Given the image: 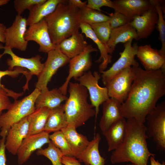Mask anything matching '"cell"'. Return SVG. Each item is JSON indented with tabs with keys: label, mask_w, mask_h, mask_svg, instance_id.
Instances as JSON below:
<instances>
[{
	"label": "cell",
	"mask_w": 165,
	"mask_h": 165,
	"mask_svg": "<svg viewBox=\"0 0 165 165\" xmlns=\"http://www.w3.org/2000/svg\"><path fill=\"white\" fill-rule=\"evenodd\" d=\"M134 77L128 96L122 105L123 116L144 123L148 114L165 94V72L161 69L147 71L132 66Z\"/></svg>",
	"instance_id": "6da1fadb"
},
{
	"label": "cell",
	"mask_w": 165,
	"mask_h": 165,
	"mask_svg": "<svg viewBox=\"0 0 165 165\" xmlns=\"http://www.w3.org/2000/svg\"><path fill=\"white\" fill-rule=\"evenodd\" d=\"M125 138L113 151L110 160L112 164L131 162L135 165H147L150 157L155 156L148 147L146 127L134 118L127 119Z\"/></svg>",
	"instance_id": "7a4b0ae2"
},
{
	"label": "cell",
	"mask_w": 165,
	"mask_h": 165,
	"mask_svg": "<svg viewBox=\"0 0 165 165\" xmlns=\"http://www.w3.org/2000/svg\"><path fill=\"white\" fill-rule=\"evenodd\" d=\"M80 9L69 0H61L55 10L44 19L52 42L58 45L62 40L79 31Z\"/></svg>",
	"instance_id": "3957f363"
},
{
	"label": "cell",
	"mask_w": 165,
	"mask_h": 165,
	"mask_svg": "<svg viewBox=\"0 0 165 165\" xmlns=\"http://www.w3.org/2000/svg\"><path fill=\"white\" fill-rule=\"evenodd\" d=\"M69 96L63 104L68 126L76 128L95 116V110L87 101L88 90L79 83L69 82Z\"/></svg>",
	"instance_id": "277c9868"
},
{
	"label": "cell",
	"mask_w": 165,
	"mask_h": 165,
	"mask_svg": "<svg viewBox=\"0 0 165 165\" xmlns=\"http://www.w3.org/2000/svg\"><path fill=\"white\" fill-rule=\"evenodd\" d=\"M41 92L35 88L29 95L19 100H15L7 111L0 116V136L6 137L11 127L14 123L28 116L35 109V102Z\"/></svg>",
	"instance_id": "5b68a950"
},
{
	"label": "cell",
	"mask_w": 165,
	"mask_h": 165,
	"mask_svg": "<svg viewBox=\"0 0 165 165\" xmlns=\"http://www.w3.org/2000/svg\"><path fill=\"white\" fill-rule=\"evenodd\" d=\"M146 134L147 138H152L156 149L163 152L165 150V102L157 105L147 115Z\"/></svg>",
	"instance_id": "8992f818"
},
{
	"label": "cell",
	"mask_w": 165,
	"mask_h": 165,
	"mask_svg": "<svg viewBox=\"0 0 165 165\" xmlns=\"http://www.w3.org/2000/svg\"><path fill=\"white\" fill-rule=\"evenodd\" d=\"M47 54L43 69L38 77L35 85V88L41 92L48 90L47 85L53 76L59 68L69 63L70 60L61 51L58 45L55 49L48 52Z\"/></svg>",
	"instance_id": "52a82bcc"
},
{
	"label": "cell",
	"mask_w": 165,
	"mask_h": 165,
	"mask_svg": "<svg viewBox=\"0 0 165 165\" xmlns=\"http://www.w3.org/2000/svg\"><path fill=\"white\" fill-rule=\"evenodd\" d=\"M132 40L124 44V49L119 53L120 57L108 70L99 72L101 74L102 81L105 86L115 76L129 67H138L139 64L135 59L138 46L137 43L132 45Z\"/></svg>",
	"instance_id": "ba28073f"
},
{
	"label": "cell",
	"mask_w": 165,
	"mask_h": 165,
	"mask_svg": "<svg viewBox=\"0 0 165 165\" xmlns=\"http://www.w3.org/2000/svg\"><path fill=\"white\" fill-rule=\"evenodd\" d=\"M100 78V74L98 72L95 71L92 74L89 70L75 80L85 87L89 91L91 105L95 108L96 119L99 112L100 105L110 98L107 88L101 87L98 84Z\"/></svg>",
	"instance_id": "9c48e42d"
},
{
	"label": "cell",
	"mask_w": 165,
	"mask_h": 165,
	"mask_svg": "<svg viewBox=\"0 0 165 165\" xmlns=\"http://www.w3.org/2000/svg\"><path fill=\"white\" fill-rule=\"evenodd\" d=\"M134 77L132 67L126 68L115 76L105 86L109 97L123 103L130 92Z\"/></svg>",
	"instance_id": "30bf717a"
},
{
	"label": "cell",
	"mask_w": 165,
	"mask_h": 165,
	"mask_svg": "<svg viewBox=\"0 0 165 165\" xmlns=\"http://www.w3.org/2000/svg\"><path fill=\"white\" fill-rule=\"evenodd\" d=\"M97 51L91 45L88 44L82 52L70 60L68 75L65 82L59 88L63 94L66 96L68 86L72 78L75 80L89 71L92 64L90 53Z\"/></svg>",
	"instance_id": "8fae6325"
},
{
	"label": "cell",
	"mask_w": 165,
	"mask_h": 165,
	"mask_svg": "<svg viewBox=\"0 0 165 165\" xmlns=\"http://www.w3.org/2000/svg\"><path fill=\"white\" fill-rule=\"evenodd\" d=\"M27 19L21 15H16L11 26L6 30L5 46L4 48H15L21 51L26 50L28 42L24 37L27 31Z\"/></svg>",
	"instance_id": "7c38bea8"
},
{
	"label": "cell",
	"mask_w": 165,
	"mask_h": 165,
	"mask_svg": "<svg viewBox=\"0 0 165 165\" xmlns=\"http://www.w3.org/2000/svg\"><path fill=\"white\" fill-rule=\"evenodd\" d=\"M25 40L28 42L32 41L39 45L38 51L48 53L55 49L57 45L52 42L48 27L44 18L39 22L30 26L25 34Z\"/></svg>",
	"instance_id": "4fadbf2b"
},
{
	"label": "cell",
	"mask_w": 165,
	"mask_h": 165,
	"mask_svg": "<svg viewBox=\"0 0 165 165\" xmlns=\"http://www.w3.org/2000/svg\"><path fill=\"white\" fill-rule=\"evenodd\" d=\"M49 135V133L44 131L24 138L17 153L18 164L22 165L25 163L35 151L49 143L51 142Z\"/></svg>",
	"instance_id": "5bb4252c"
},
{
	"label": "cell",
	"mask_w": 165,
	"mask_h": 165,
	"mask_svg": "<svg viewBox=\"0 0 165 165\" xmlns=\"http://www.w3.org/2000/svg\"><path fill=\"white\" fill-rule=\"evenodd\" d=\"M0 49H4V51L0 55V59L3 55L6 54L11 56V58L8 59L7 61V64L9 66L8 70H12L15 67L25 68L29 70L31 76L35 75L38 77L43 69L44 64L42 63V57L39 55L30 58H25L17 56L11 49L4 48L2 46Z\"/></svg>",
	"instance_id": "9a60e30c"
},
{
	"label": "cell",
	"mask_w": 165,
	"mask_h": 165,
	"mask_svg": "<svg viewBox=\"0 0 165 165\" xmlns=\"http://www.w3.org/2000/svg\"><path fill=\"white\" fill-rule=\"evenodd\" d=\"M158 20V15L155 6L151 4L142 15L135 17L130 22L135 29L137 40L147 38L155 29Z\"/></svg>",
	"instance_id": "2e32d148"
},
{
	"label": "cell",
	"mask_w": 165,
	"mask_h": 165,
	"mask_svg": "<svg viewBox=\"0 0 165 165\" xmlns=\"http://www.w3.org/2000/svg\"><path fill=\"white\" fill-rule=\"evenodd\" d=\"M136 56L145 70L161 69L165 72V56L152 48L150 45L138 46Z\"/></svg>",
	"instance_id": "e0dca14e"
},
{
	"label": "cell",
	"mask_w": 165,
	"mask_h": 165,
	"mask_svg": "<svg viewBox=\"0 0 165 165\" xmlns=\"http://www.w3.org/2000/svg\"><path fill=\"white\" fill-rule=\"evenodd\" d=\"M29 129L28 116L13 124L6 138L5 145L7 151L13 155L17 151L24 139L27 137Z\"/></svg>",
	"instance_id": "ac0fdd59"
},
{
	"label": "cell",
	"mask_w": 165,
	"mask_h": 165,
	"mask_svg": "<svg viewBox=\"0 0 165 165\" xmlns=\"http://www.w3.org/2000/svg\"><path fill=\"white\" fill-rule=\"evenodd\" d=\"M113 1L115 11L126 16L131 22L135 17L142 15L150 7L149 0H115Z\"/></svg>",
	"instance_id": "d6986e66"
},
{
	"label": "cell",
	"mask_w": 165,
	"mask_h": 165,
	"mask_svg": "<svg viewBox=\"0 0 165 165\" xmlns=\"http://www.w3.org/2000/svg\"><path fill=\"white\" fill-rule=\"evenodd\" d=\"M102 115L99 123V127L104 132L112 124L123 118L122 104L113 98H109L103 104Z\"/></svg>",
	"instance_id": "ffe728a7"
},
{
	"label": "cell",
	"mask_w": 165,
	"mask_h": 165,
	"mask_svg": "<svg viewBox=\"0 0 165 165\" xmlns=\"http://www.w3.org/2000/svg\"><path fill=\"white\" fill-rule=\"evenodd\" d=\"M88 45L84 36L78 31L62 40L58 46L62 53L70 59L82 52Z\"/></svg>",
	"instance_id": "44dd1931"
},
{
	"label": "cell",
	"mask_w": 165,
	"mask_h": 165,
	"mask_svg": "<svg viewBox=\"0 0 165 165\" xmlns=\"http://www.w3.org/2000/svg\"><path fill=\"white\" fill-rule=\"evenodd\" d=\"M79 28L81 29V33L84 34L86 38L92 40L97 46L100 52V56L96 62L101 63L99 66V72L104 71L108 64L112 61V57L111 55L112 54L107 46L97 38L89 24L81 22Z\"/></svg>",
	"instance_id": "7402d4cb"
},
{
	"label": "cell",
	"mask_w": 165,
	"mask_h": 165,
	"mask_svg": "<svg viewBox=\"0 0 165 165\" xmlns=\"http://www.w3.org/2000/svg\"><path fill=\"white\" fill-rule=\"evenodd\" d=\"M126 131L127 121L123 118L102 132L107 141L108 152L114 150L121 144L125 138Z\"/></svg>",
	"instance_id": "603a6c76"
},
{
	"label": "cell",
	"mask_w": 165,
	"mask_h": 165,
	"mask_svg": "<svg viewBox=\"0 0 165 165\" xmlns=\"http://www.w3.org/2000/svg\"><path fill=\"white\" fill-rule=\"evenodd\" d=\"M61 131L71 148L74 157L79 160L90 141L86 136L78 133L75 128L67 126Z\"/></svg>",
	"instance_id": "cb8c5ba5"
},
{
	"label": "cell",
	"mask_w": 165,
	"mask_h": 165,
	"mask_svg": "<svg viewBox=\"0 0 165 165\" xmlns=\"http://www.w3.org/2000/svg\"><path fill=\"white\" fill-rule=\"evenodd\" d=\"M133 39H137L136 30L130 22L112 29L107 46L112 54L119 43H125Z\"/></svg>",
	"instance_id": "d4e9b609"
},
{
	"label": "cell",
	"mask_w": 165,
	"mask_h": 165,
	"mask_svg": "<svg viewBox=\"0 0 165 165\" xmlns=\"http://www.w3.org/2000/svg\"><path fill=\"white\" fill-rule=\"evenodd\" d=\"M67 98L68 97L57 88L41 92L36 99L35 108L47 107L53 109L60 105L61 103Z\"/></svg>",
	"instance_id": "484cf974"
},
{
	"label": "cell",
	"mask_w": 165,
	"mask_h": 165,
	"mask_svg": "<svg viewBox=\"0 0 165 165\" xmlns=\"http://www.w3.org/2000/svg\"><path fill=\"white\" fill-rule=\"evenodd\" d=\"M61 0H47L44 3L34 6L29 10L27 19V26L38 23L52 13Z\"/></svg>",
	"instance_id": "4316f807"
},
{
	"label": "cell",
	"mask_w": 165,
	"mask_h": 165,
	"mask_svg": "<svg viewBox=\"0 0 165 165\" xmlns=\"http://www.w3.org/2000/svg\"><path fill=\"white\" fill-rule=\"evenodd\" d=\"M101 137L97 133L90 142L79 160L85 165H105V159L100 155L99 145Z\"/></svg>",
	"instance_id": "83f0119b"
},
{
	"label": "cell",
	"mask_w": 165,
	"mask_h": 165,
	"mask_svg": "<svg viewBox=\"0 0 165 165\" xmlns=\"http://www.w3.org/2000/svg\"><path fill=\"white\" fill-rule=\"evenodd\" d=\"M52 110L47 107L36 108L28 116L29 129L27 136L44 131L47 118Z\"/></svg>",
	"instance_id": "f1b7e54d"
},
{
	"label": "cell",
	"mask_w": 165,
	"mask_h": 165,
	"mask_svg": "<svg viewBox=\"0 0 165 165\" xmlns=\"http://www.w3.org/2000/svg\"><path fill=\"white\" fill-rule=\"evenodd\" d=\"M63 105L52 109L46 122L44 131L50 133L61 130L68 126Z\"/></svg>",
	"instance_id": "f546056e"
},
{
	"label": "cell",
	"mask_w": 165,
	"mask_h": 165,
	"mask_svg": "<svg viewBox=\"0 0 165 165\" xmlns=\"http://www.w3.org/2000/svg\"><path fill=\"white\" fill-rule=\"evenodd\" d=\"M149 1L151 4L155 6L158 15L156 25L159 32V39L162 44L161 48L159 50L160 53L165 56V22L163 15L164 1L150 0Z\"/></svg>",
	"instance_id": "4dcf8cb0"
},
{
	"label": "cell",
	"mask_w": 165,
	"mask_h": 165,
	"mask_svg": "<svg viewBox=\"0 0 165 165\" xmlns=\"http://www.w3.org/2000/svg\"><path fill=\"white\" fill-rule=\"evenodd\" d=\"M109 16L101 12L92 9L87 7L80 9V20L81 22L90 25L95 23L108 21Z\"/></svg>",
	"instance_id": "1f68e13d"
},
{
	"label": "cell",
	"mask_w": 165,
	"mask_h": 165,
	"mask_svg": "<svg viewBox=\"0 0 165 165\" xmlns=\"http://www.w3.org/2000/svg\"><path fill=\"white\" fill-rule=\"evenodd\" d=\"M36 154L38 156H43L50 160L53 165H64L61 162L63 154L51 141L46 148H41L37 151Z\"/></svg>",
	"instance_id": "d6a6232c"
},
{
	"label": "cell",
	"mask_w": 165,
	"mask_h": 165,
	"mask_svg": "<svg viewBox=\"0 0 165 165\" xmlns=\"http://www.w3.org/2000/svg\"><path fill=\"white\" fill-rule=\"evenodd\" d=\"M51 142L58 148L64 156L74 157L71 148L61 131L54 132L49 135Z\"/></svg>",
	"instance_id": "836d02e7"
},
{
	"label": "cell",
	"mask_w": 165,
	"mask_h": 165,
	"mask_svg": "<svg viewBox=\"0 0 165 165\" xmlns=\"http://www.w3.org/2000/svg\"><path fill=\"white\" fill-rule=\"evenodd\" d=\"M90 25L98 39L107 46L112 30L108 22H100Z\"/></svg>",
	"instance_id": "e575fe53"
},
{
	"label": "cell",
	"mask_w": 165,
	"mask_h": 165,
	"mask_svg": "<svg viewBox=\"0 0 165 165\" xmlns=\"http://www.w3.org/2000/svg\"><path fill=\"white\" fill-rule=\"evenodd\" d=\"M23 94V92L17 93L6 88L4 89L0 87V116L2 114L3 111L7 110L11 104L9 97L16 100Z\"/></svg>",
	"instance_id": "d590c367"
},
{
	"label": "cell",
	"mask_w": 165,
	"mask_h": 165,
	"mask_svg": "<svg viewBox=\"0 0 165 165\" xmlns=\"http://www.w3.org/2000/svg\"><path fill=\"white\" fill-rule=\"evenodd\" d=\"M46 0H15L14 6L17 15L21 16L27 9L29 11L35 5L42 4Z\"/></svg>",
	"instance_id": "8d00e7d4"
},
{
	"label": "cell",
	"mask_w": 165,
	"mask_h": 165,
	"mask_svg": "<svg viewBox=\"0 0 165 165\" xmlns=\"http://www.w3.org/2000/svg\"><path fill=\"white\" fill-rule=\"evenodd\" d=\"M21 73L24 74L26 76L27 81L25 86L28 87L29 81L31 79L32 76L29 71L25 70L24 68L18 67H16L12 70H8L4 71L0 70V87L4 89L6 88L4 85L1 84V79L4 76L8 75L14 78L17 77Z\"/></svg>",
	"instance_id": "74e56055"
},
{
	"label": "cell",
	"mask_w": 165,
	"mask_h": 165,
	"mask_svg": "<svg viewBox=\"0 0 165 165\" xmlns=\"http://www.w3.org/2000/svg\"><path fill=\"white\" fill-rule=\"evenodd\" d=\"M109 18L108 21L112 29L116 28L130 22L124 15L117 12L109 14Z\"/></svg>",
	"instance_id": "f35d334b"
},
{
	"label": "cell",
	"mask_w": 165,
	"mask_h": 165,
	"mask_svg": "<svg viewBox=\"0 0 165 165\" xmlns=\"http://www.w3.org/2000/svg\"><path fill=\"white\" fill-rule=\"evenodd\" d=\"M107 6L113 9V1L110 0H88L87 7L88 8L98 11H102L101 8Z\"/></svg>",
	"instance_id": "ab89813d"
},
{
	"label": "cell",
	"mask_w": 165,
	"mask_h": 165,
	"mask_svg": "<svg viewBox=\"0 0 165 165\" xmlns=\"http://www.w3.org/2000/svg\"><path fill=\"white\" fill-rule=\"evenodd\" d=\"M6 137H2L0 140V165H7L5 142Z\"/></svg>",
	"instance_id": "60d3db41"
},
{
	"label": "cell",
	"mask_w": 165,
	"mask_h": 165,
	"mask_svg": "<svg viewBox=\"0 0 165 165\" xmlns=\"http://www.w3.org/2000/svg\"><path fill=\"white\" fill-rule=\"evenodd\" d=\"M61 162L64 165H81L80 162L74 157L63 155Z\"/></svg>",
	"instance_id": "b9f144b4"
},
{
	"label": "cell",
	"mask_w": 165,
	"mask_h": 165,
	"mask_svg": "<svg viewBox=\"0 0 165 165\" xmlns=\"http://www.w3.org/2000/svg\"><path fill=\"white\" fill-rule=\"evenodd\" d=\"M69 2L80 9L87 7V1L83 2L80 0H69Z\"/></svg>",
	"instance_id": "7bdbcfd3"
},
{
	"label": "cell",
	"mask_w": 165,
	"mask_h": 165,
	"mask_svg": "<svg viewBox=\"0 0 165 165\" xmlns=\"http://www.w3.org/2000/svg\"><path fill=\"white\" fill-rule=\"evenodd\" d=\"M6 26L3 24L0 23V42L5 43V33Z\"/></svg>",
	"instance_id": "ee69618b"
},
{
	"label": "cell",
	"mask_w": 165,
	"mask_h": 165,
	"mask_svg": "<svg viewBox=\"0 0 165 165\" xmlns=\"http://www.w3.org/2000/svg\"><path fill=\"white\" fill-rule=\"evenodd\" d=\"M155 157L151 156L149 158L151 165H165V162L164 161L160 163L158 160H155Z\"/></svg>",
	"instance_id": "f6af8a7d"
},
{
	"label": "cell",
	"mask_w": 165,
	"mask_h": 165,
	"mask_svg": "<svg viewBox=\"0 0 165 165\" xmlns=\"http://www.w3.org/2000/svg\"><path fill=\"white\" fill-rule=\"evenodd\" d=\"M9 1V0H0V6L7 4Z\"/></svg>",
	"instance_id": "bcb514c9"
},
{
	"label": "cell",
	"mask_w": 165,
	"mask_h": 165,
	"mask_svg": "<svg viewBox=\"0 0 165 165\" xmlns=\"http://www.w3.org/2000/svg\"><path fill=\"white\" fill-rule=\"evenodd\" d=\"M126 165H135L133 164H127Z\"/></svg>",
	"instance_id": "7dc6e473"
}]
</instances>
